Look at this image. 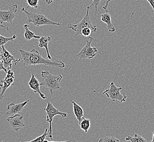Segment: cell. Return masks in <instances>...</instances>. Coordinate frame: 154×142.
Wrapping results in <instances>:
<instances>
[{"mask_svg":"<svg viewBox=\"0 0 154 142\" xmlns=\"http://www.w3.org/2000/svg\"><path fill=\"white\" fill-rule=\"evenodd\" d=\"M90 6L87 7V11L85 17L83 18V19L76 25L69 24L67 25V27L69 29H71L73 31L75 32L76 35H80L82 30L85 27H90L92 30V33H95L97 31V27L96 25H94L92 24L91 20L90 18L89 15V11H90Z\"/></svg>","mask_w":154,"mask_h":142,"instance_id":"4","label":"cell"},{"mask_svg":"<svg viewBox=\"0 0 154 142\" xmlns=\"http://www.w3.org/2000/svg\"><path fill=\"white\" fill-rule=\"evenodd\" d=\"M93 40L94 38L90 37L85 45L75 57H78L79 60L92 59L95 57L97 54L98 49L97 48L91 47V45Z\"/></svg>","mask_w":154,"mask_h":142,"instance_id":"7","label":"cell"},{"mask_svg":"<svg viewBox=\"0 0 154 142\" xmlns=\"http://www.w3.org/2000/svg\"><path fill=\"white\" fill-rule=\"evenodd\" d=\"M14 73L12 69H8L6 73L5 78L1 82V88H2V91L0 94V103L2 101L4 97V94L6 92V90L9 87L13 85L14 82Z\"/></svg>","mask_w":154,"mask_h":142,"instance_id":"9","label":"cell"},{"mask_svg":"<svg viewBox=\"0 0 154 142\" xmlns=\"http://www.w3.org/2000/svg\"><path fill=\"white\" fill-rule=\"evenodd\" d=\"M92 33V30L90 27H85L82 30L81 34L84 37H89Z\"/></svg>","mask_w":154,"mask_h":142,"instance_id":"24","label":"cell"},{"mask_svg":"<svg viewBox=\"0 0 154 142\" xmlns=\"http://www.w3.org/2000/svg\"><path fill=\"white\" fill-rule=\"evenodd\" d=\"M45 112L47 114V122L49 123V134L48 136L49 138L52 140H53V129H52V122L53 121V119L55 116L57 115H60L63 118H66L68 114L67 113L65 112H60V110L57 109L53 104L51 102H48L47 106L46 108H45Z\"/></svg>","mask_w":154,"mask_h":142,"instance_id":"5","label":"cell"},{"mask_svg":"<svg viewBox=\"0 0 154 142\" xmlns=\"http://www.w3.org/2000/svg\"><path fill=\"white\" fill-rule=\"evenodd\" d=\"M143 0H138L136 2V3L139 2H141ZM147 1H148L149 3H150V5H151V7L152 8V17L154 18V0H146Z\"/></svg>","mask_w":154,"mask_h":142,"instance_id":"26","label":"cell"},{"mask_svg":"<svg viewBox=\"0 0 154 142\" xmlns=\"http://www.w3.org/2000/svg\"><path fill=\"white\" fill-rule=\"evenodd\" d=\"M49 134V128H46L45 130V132L42 134L41 136L38 137L35 139H33L32 140L29 141L30 142H45V138H47V136Z\"/></svg>","mask_w":154,"mask_h":142,"instance_id":"21","label":"cell"},{"mask_svg":"<svg viewBox=\"0 0 154 142\" xmlns=\"http://www.w3.org/2000/svg\"><path fill=\"white\" fill-rule=\"evenodd\" d=\"M4 71L6 73H7L8 70L7 68L5 67L3 62L0 60V71Z\"/></svg>","mask_w":154,"mask_h":142,"instance_id":"27","label":"cell"},{"mask_svg":"<svg viewBox=\"0 0 154 142\" xmlns=\"http://www.w3.org/2000/svg\"><path fill=\"white\" fill-rule=\"evenodd\" d=\"M42 82L40 83L41 86H45L49 90L51 95H53V91L61 89L60 83L62 80L61 74L54 75L51 74L49 71H44L41 72Z\"/></svg>","mask_w":154,"mask_h":142,"instance_id":"2","label":"cell"},{"mask_svg":"<svg viewBox=\"0 0 154 142\" xmlns=\"http://www.w3.org/2000/svg\"><path fill=\"white\" fill-rule=\"evenodd\" d=\"M1 51L0 53V60L3 62L4 66L8 69H12V65L13 63H17L21 61V59H15V57L9 53L5 47V45H2L1 47Z\"/></svg>","mask_w":154,"mask_h":142,"instance_id":"8","label":"cell"},{"mask_svg":"<svg viewBox=\"0 0 154 142\" xmlns=\"http://www.w3.org/2000/svg\"><path fill=\"white\" fill-rule=\"evenodd\" d=\"M101 1V0H92V4H91L90 6H89L90 8H91V7H92V6L95 7V14H96V13H97V12L98 6H99V5L100 4Z\"/></svg>","mask_w":154,"mask_h":142,"instance_id":"25","label":"cell"},{"mask_svg":"<svg viewBox=\"0 0 154 142\" xmlns=\"http://www.w3.org/2000/svg\"><path fill=\"white\" fill-rule=\"evenodd\" d=\"M18 10V6L14 5L9 7L8 11H1L0 10V23L3 24L6 22L12 24V21L16 17V13Z\"/></svg>","mask_w":154,"mask_h":142,"instance_id":"10","label":"cell"},{"mask_svg":"<svg viewBox=\"0 0 154 142\" xmlns=\"http://www.w3.org/2000/svg\"><path fill=\"white\" fill-rule=\"evenodd\" d=\"M120 142V140L119 139H117L115 138L114 137H105L104 138H102L101 139L99 140V142Z\"/></svg>","mask_w":154,"mask_h":142,"instance_id":"22","label":"cell"},{"mask_svg":"<svg viewBox=\"0 0 154 142\" xmlns=\"http://www.w3.org/2000/svg\"><path fill=\"white\" fill-rule=\"evenodd\" d=\"M0 27H4V28H6V29L7 30V31H8L9 30V27L8 26H4L3 25L1 24V23H0Z\"/></svg>","mask_w":154,"mask_h":142,"instance_id":"30","label":"cell"},{"mask_svg":"<svg viewBox=\"0 0 154 142\" xmlns=\"http://www.w3.org/2000/svg\"><path fill=\"white\" fill-rule=\"evenodd\" d=\"M17 38L16 35H13L12 37H6L5 36L0 35V48L2 47V45L6 44L7 42L9 41H13Z\"/></svg>","mask_w":154,"mask_h":142,"instance_id":"20","label":"cell"},{"mask_svg":"<svg viewBox=\"0 0 154 142\" xmlns=\"http://www.w3.org/2000/svg\"><path fill=\"white\" fill-rule=\"evenodd\" d=\"M112 0H107V2H106V5H105V6H103V8L104 9H105L106 10V11H108V4H109V2L110 1H111Z\"/></svg>","mask_w":154,"mask_h":142,"instance_id":"28","label":"cell"},{"mask_svg":"<svg viewBox=\"0 0 154 142\" xmlns=\"http://www.w3.org/2000/svg\"><path fill=\"white\" fill-rule=\"evenodd\" d=\"M28 85H29L31 89H32L34 92L36 93V94H39L42 99L45 100V99L47 98V97L46 96H45L41 91V90H40L41 84H40V83L39 82V80L37 79L36 76L35 74H32V75H31V79H30L29 82L28 83Z\"/></svg>","mask_w":154,"mask_h":142,"instance_id":"13","label":"cell"},{"mask_svg":"<svg viewBox=\"0 0 154 142\" xmlns=\"http://www.w3.org/2000/svg\"><path fill=\"white\" fill-rule=\"evenodd\" d=\"M151 142H154V131L152 133V139L151 140Z\"/></svg>","mask_w":154,"mask_h":142,"instance_id":"31","label":"cell"},{"mask_svg":"<svg viewBox=\"0 0 154 142\" xmlns=\"http://www.w3.org/2000/svg\"><path fill=\"white\" fill-rule=\"evenodd\" d=\"M30 25L28 24H24V28L25 29V33H24V37L26 41H29L31 39H39L41 38V36H37L35 34V33L30 31L29 30Z\"/></svg>","mask_w":154,"mask_h":142,"instance_id":"17","label":"cell"},{"mask_svg":"<svg viewBox=\"0 0 154 142\" xmlns=\"http://www.w3.org/2000/svg\"><path fill=\"white\" fill-rule=\"evenodd\" d=\"M21 55V60L24 65H45L49 66H54L57 68L65 67V63L61 60L51 61L48 59H45L42 57V54L35 49H33L30 51H27L23 49L19 50Z\"/></svg>","mask_w":154,"mask_h":142,"instance_id":"1","label":"cell"},{"mask_svg":"<svg viewBox=\"0 0 154 142\" xmlns=\"http://www.w3.org/2000/svg\"><path fill=\"white\" fill-rule=\"evenodd\" d=\"M51 39L50 36H42L41 38L39 39V47L42 48H45L46 51H47V59H48L51 60L52 59L51 56V54L49 52V49H48V44L49 42L51 41Z\"/></svg>","mask_w":154,"mask_h":142,"instance_id":"16","label":"cell"},{"mask_svg":"<svg viewBox=\"0 0 154 142\" xmlns=\"http://www.w3.org/2000/svg\"><path fill=\"white\" fill-rule=\"evenodd\" d=\"M79 125L80 126V128L82 130L84 131L85 133H88V130L91 126L90 120L89 119L84 118Z\"/></svg>","mask_w":154,"mask_h":142,"instance_id":"18","label":"cell"},{"mask_svg":"<svg viewBox=\"0 0 154 142\" xmlns=\"http://www.w3.org/2000/svg\"><path fill=\"white\" fill-rule=\"evenodd\" d=\"M126 140L131 141L132 142H146V139L140 136L138 134L136 133L134 137L128 136L126 138Z\"/></svg>","mask_w":154,"mask_h":142,"instance_id":"19","label":"cell"},{"mask_svg":"<svg viewBox=\"0 0 154 142\" xmlns=\"http://www.w3.org/2000/svg\"><path fill=\"white\" fill-rule=\"evenodd\" d=\"M101 20L107 25L108 30L110 32H114L116 31V28L113 25L111 15L108 13V11L106 13L102 14L101 17Z\"/></svg>","mask_w":154,"mask_h":142,"instance_id":"14","label":"cell"},{"mask_svg":"<svg viewBox=\"0 0 154 142\" xmlns=\"http://www.w3.org/2000/svg\"><path fill=\"white\" fill-rule=\"evenodd\" d=\"M0 88H1V84H0Z\"/></svg>","mask_w":154,"mask_h":142,"instance_id":"32","label":"cell"},{"mask_svg":"<svg viewBox=\"0 0 154 142\" xmlns=\"http://www.w3.org/2000/svg\"><path fill=\"white\" fill-rule=\"evenodd\" d=\"M30 101V100H27L24 102L20 103L15 104L14 103H11L8 106H7V109L8 110V111L6 113V115L12 116L16 114H19L23 110H24L25 106Z\"/></svg>","mask_w":154,"mask_h":142,"instance_id":"12","label":"cell"},{"mask_svg":"<svg viewBox=\"0 0 154 142\" xmlns=\"http://www.w3.org/2000/svg\"><path fill=\"white\" fill-rule=\"evenodd\" d=\"M39 0H27V3L30 7L33 8H37L38 7Z\"/></svg>","mask_w":154,"mask_h":142,"instance_id":"23","label":"cell"},{"mask_svg":"<svg viewBox=\"0 0 154 142\" xmlns=\"http://www.w3.org/2000/svg\"><path fill=\"white\" fill-rule=\"evenodd\" d=\"M21 11L26 13L28 21L32 24L33 26L37 27L43 25H60V24L59 23H55L53 21L51 20L49 18H48L45 14H43L41 12L37 13H30L27 12V9L25 8H21Z\"/></svg>","mask_w":154,"mask_h":142,"instance_id":"3","label":"cell"},{"mask_svg":"<svg viewBox=\"0 0 154 142\" xmlns=\"http://www.w3.org/2000/svg\"><path fill=\"white\" fill-rule=\"evenodd\" d=\"M71 102L73 104V112L74 115L75 116V118L77 119L79 124H80V122L83 120L84 118V110L82 106H80L78 104H77L74 101H71Z\"/></svg>","mask_w":154,"mask_h":142,"instance_id":"15","label":"cell"},{"mask_svg":"<svg viewBox=\"0 0 154 142\" xmlns=\"http://www.w3.org/2000/svg\"><path fill=\"white\" fill-rule=\"evenodd\" d=\"M7 121L12 129L16 132L25 126L23 121V116H20L19 114L10 116L7 119Z\"/></svg>","mask_w":154,"mask_h":142,"instance_id":"11","label":"cell"},{"mask_svg":"<svg viewBox=\"0 0 154 142\" xmlns=\"http://www.w3.org/2000/svg\"><path fill=\"white\" fill-rule=\"evenodd\" d=\"M122 90V87L118 88L112 82L110 84L109 89L104 91L103 94L106 95L107 97L110 98L113 102L119 101L120 102H124L126 101L127 96L125 93L123 94H121L120 91Z\"/></svg>","mask_w":154,"mask_h":142,"instance_id":"6","label":"cell"},{"mask_svg":"<svg viewBox=\"0 0 154 142\" xmlns=\"http://www.w3.org/2000/svg\"><path fill=\"white\" fill-rule=\"evenodd\" d=\"M54 1V0H45V2H46L48 5H49V4L52 3Z\"/></svg>","mask_w":154,"mask_h":142,"instance_id":"29","label":"cell"}]
</instances>
